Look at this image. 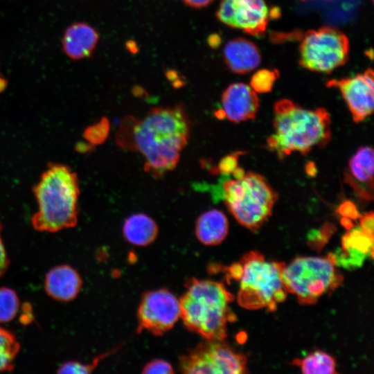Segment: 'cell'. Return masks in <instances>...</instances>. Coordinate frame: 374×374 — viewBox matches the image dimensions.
Segmentation results:
<instances>
[{
	"mask_svg": "<svg viewBox=\"0 0 374 374\" xmlns=\"http://www.w3.org/2000/svg\"><path fill=\"white\" fill-rule=\"evenodd\" d=\"M228 68L237 74H244L256 69L261 60L258 47L250 40L238 37L229 41L223 51Z\"/></svg>",
	"mask_w": 374,
	"mask_h": 374,
	"instance_id": "e0dca14e",
	"label": "cell"
},
{
	"mask_svg": "<svg viewBox=\"0 0 374 374\" xmlns=\"http://www.w3.org/2000/svg\"><path fill=\"white\" fill-rule=\"evenodd\" d=\"M247 357L235 351L225 340H205L179 358L183 373H246Z\"/></svg>",
	"mask_w": 374,
	"mask_h": 374,
	"instance_id": "9c48e42d",
	"label": "cell"
},
{
	"mask_svg": "<svg viewBox=\"0 0 374 374\" xmlns=\"http://www.w3.org/2000/svg\"><path fill=\"white\" fill-rule=\"evenodd\" d=\"M190 132V122L182 105L158 107L141 118L125 116L116 141L120 148L140 153L145 171L159 178L177 166Z\"/></svg>",
	"mask_w": 374,
	"mask_h": 374,
	"instance_id": "6da1fadb",
	"label": "cell"
},
{
	"mask_svg": "<svg viewBox=\"0 0 374 374\" xmlns=\"http://www.w3.org/2000/svg\"><path fill=\"white\" fill-rule=\"evenodd\" d=\"M33 192L38 205L31 219L35 229L53 233L75 226L80 189L77 175L69 166L49 165Z\"/></svg>",
	"mask_w": 374,
	"mask_h": 374,
	"instance_id": "277c9868",
	"label": "cell"
},
{
	"mask_svg": "<svg viewBox=\"0 0 374 374\" xmlns=\"http://www.w3.org/2000/svg\"><path fill=\"white\" fill-rule=\"evenodd\" d=\"M229 232V222L220 210L213 208L202 213L197 219L195 233L204 245L215 246L222 243Z\"/></svg>",
	"mask_w": 374,
	"mask_h": 374,
	"instance_id": "d6986e66",
	"label": "cell"
},
{
	"mask_svg": "<svg viewBox=\"0 0 374 374\" xmlns=\"http://www.w3.org/2000/svg\"><path fill=\"white\" fill-rule=\"evenodd\" d=\"M222 190L229 211L240 224L252 232L257 231L270 217L278 196L262 175L251 171L241 178L226 179Z\"/></svg>",
	"mask_w": 374,
	"mask_h": 374,
	"instance_id": "8992f818",
	"label": "cell"
},
{
	"mask_svg": "<svg viewBox=\"0 0 374 374\" xmlns=\"http://www.w3.org/2000/svg\"><path fill=\"white\" fill-rule=\"evenodd\" d=\"M335 230V226L330 224H326L319 231H313L309 235L310 241L312 242L313 245H323L330 238V235Z\"/></svg>",
	"mask_w": 374,
	"mask_h": 374,
	"instance_id": "f1b7e54d",
	"label": "cell"
},
{
	"mask_svg": "<svg viewBox=\"0 0 374 374\" xmlns=\"http://www.w3.org/2000/svg\"><path fill=\"white\" fill-rule=\"evenodd\" d=\"M181 317L179 299L167 289L145 292L137 310L138 331L161 335L170 330Z\"/></svg>",
	"mask_w": 374,
	"mask_h": 374,
	"instance_id": "30bf717a",
	"label": "cell"
},
{
	"mask_svg": "<svg viewBox=\"0 0 374 374\" xmlns=\"http://www.w3.org/2000/svg\"><path fill=\"white\" fill-rule=\"evenodd\" d=\"M276 15L266 0H221L216 12L222 23L256 37L264 35L269 19Z\"/></svg>",
	"mask_w": 374,
	"mask_h": 374,
	"instance_id": "8fae6325",
	"label": "cell"
},
{
	"mask_svg": "<svg viewBox=\"0 0 374 374\" xmlns=\"http://www.w3.org/2000/svg\"><path fill=\"white\" fill-rule=\"evenodd\" d=\"M174 373L170 362L162 359H153L143 366L142 373L171 374Z\"/></svg>",
	"mask_w": 374,
	"mask_h": 374,
	"instance_id": "4316f807",
	"label": "cell"
},
{
	"mask_svg": "<svg viewBox=\"0 0 374 374\" xmlns=\"http://www.w3.org/2000/svg\"><path fill=\"white\" fill-rule=\"evenodd\" d=\"M122 232L125 240L129 243L146 247L155 240L159 228L151 217L139 213L132 214L125 220Z\"/></svg>",
	"mask_w": 374,
	"mask_h": 374,
	"instance_id": "ffe728a7",
	"label": "cell"
},
{
	"mask_svg": "<svg viewBox=\"0 0 374 374\" xmlns=\"http://www.w3.org/2000/svg\"><path fill=\"white\" fill-rule=\"evenodd\" d=\"M98 38V32L90 25L82 22L73 24L64 33V51L73 60L89 57L95 50Z\"/></svg>",
	"mask_w": 374,
	"mask_h": 374,
	"instance_id": "ac0fdd59",
	"label": "cell"
},
{
	"mask_svg": "<svg viewBox=\"0 0 374 374\" xmlns=\"http://www.w3.org/2000/svg\"><path fill=\"white\" fill-rule=\"evenodd\" d=\"M327 1H329V0H327Z\"/></svg>",
	"mask_w": 374,
	"mask_h": 374,
	"instance_id": "8d00e7d4",
	"label": "cell"
},
{
	"mask_svg": "<svg viewBox=\"0 0 374 374\" xmlns=\"http://www.w3.org/2000/svg\"><path fill=\"white\" fill-rule=\"evenodd\" d=\"M284 262L267 260L256 251L244 253L239 262L229 268L230 277L239 280L237 301L247 310L265 308L276 310L278 303L285 301L287 292L282 280Z\"/></svg>",
	"mask_w": 374,
	"mask_h": 374,
	"instance_id": "5b68a950",
	"label": "cell"
},
{
	"mask_svg": "<svg viewBox=\"0 0 374 374\" xmlns=\"http://www.w3.org/2000/svg\"><path fill=\"white\" fill-rule=\"evenodd\" d=\"M1 225L0 224V276L6 271L8 267V259L1 237Z\"/></svg>",
	"mask_w": 374,
	"mask_h": 374,
	"instance_id": "1f68e13d",
	"label": "cell"
},
{
	"mask_svg": "<svg viewBox=\"0 0 374 374\" xmlns=\"http://www.w3.org/2000/svg\"><path fill=\"white\" fill-rule=\"evenodd\" d=\"M330 124L326 109H308L282 99L274 105V132L267 139V147L280 159L292 152L306 154L329 143Z\"/></svg>",
	"mask_w": 374,
	"mask_h": 374,
	"instance_id": "7a4b0ae2",
	"label": "cell"
},
{
	"mask_svg": "<svg viewBox=\"0 0 374 374\" xmlns=\"http://www.w3.org/2000/svg\"><path fill=\"white\" fill-rule=\"evenodd\" d=\"M337 212L344 217L355 220L360 217L361 214L355 205L349 200L344 201L338 207Z\"/></svg>",
	"mask_w": 374,
	"mask_h": 374,
	"instance_id": "f546056e",
	"label": "cell"
},
{
	"mask_svg": "<svg viewBox=\"0 0 374 374\" xmlns=\"http://www.w3.org/2000/svg\"><path fill=\"white\" fill-rule=\"evenodd\" d=\"M109 132V121L103 118L96 124L88 127L84 133L85 138L93 144H100L105 141Z\"/></svg>",
	"mask_w": 374,
	"mask_h": 374,
	"instance_id": "484cf974",
	"label": "cell"
},
{
	"mask_svg": "<svg viewBox=\"0 0 374 374\" xmlns=\"http://www.w3.org/2000/svg\"><path fill=\"white\" fill-rule=\"evenodd\" d=\"M335 265L345 269L360 267L367 258L373 257V235L360 226L351 227L341 238V247L330 252Z\"/></svg>",
	"mask_w": 374,
	"mask_h": 374,
	"instance_id": "5bb4252c",
	"label": "cell"
},
{
	"mask_svg": "<svg viewBox=\"0 0 374 374\" xmlns=\"http://www.w3.org/2000/svg\"><path fill=\"white\" fill-rule=\"evenodd\" d=\"M278 76L279 73L276 69H260L252 75L249 86L256 93H268L272 90Z\"/></svg>",
	"mask_w": 374,
	"mask_h": 374,
	"instance_id": "cb8c5ba5",
	"label": "cell"
},
{
	"mask_svg": "<svg viewBox=\"0 0 374 374\" xmlns=\"http://www.w3.org/2000/svg\"><path fill=\"white\" fill-rule=\"evenodd\" d=\"M349 42L341 31L330 26L307 31L299 46V62L305 69L329 73L348 60Z\"/></svg>",
	"mask_w": 374,
	"mask_h": 374,
	"instance_id": "ba28073f",
	"label": "cell"
},
{
	"mask_svg": "<svg viewBox=\"0 0 374 374\" xmlns=\"http://www.w3.org/2000/svg\"><path fill=\"white\" fill-rule=\"evenodd\" d=\"M126 46L128 50L132 53H136L137 51L136 44L133 41H129L128 42H127Z\"/></svg>",
	"mask_w": 374,
	"mask_h": 374,
	"instance_id": "d590c367",
	"label": "cell"
},
{
	"mask_svg": "<svg viewBox=\"0 0 374 374\" xmlns=\"http://www.w3.org/2000/svg\"><path fill=\"white\" fill-rule=\"evenodd\" d=\"M373 71L369 69L362 74L340 80H330L329 87L341 92L355 123H360L373 112Z\"/></svg>",
	"mask_w": 374,
	"mask_h": 374,
	"instance_id": "7c38bea8",
	"label": "cell"
},
{
	"mask_svg": "<svg viewBox=\"0 0 374 374\" xmlns=\"http://www.w3.org/2000/svg\"><path fill=\"white\" fill-rule=\"evenodd\" d=\"M222 109L215 114L234 123L254 119L259 108V99L251 87L242 82L228 86L222 95Z\"/></svg>",
	"mask_w": 374,
	"mask_h": 374,
	"instance_id": "4fadbf2b",
	"label": "cell"
},
{
	"mask_svg": "<svg viewBox=\"0 0 374 374\" xmlns=\"http://www.w3.org/2000/svg\"><path fill=\"white\" fill-rule=\"evenodd\" d=\"M19 308V300L16 292L8 287H0V323L12 320Z\"/></svg>",
	"mask_w": 374,
	"mask_h": 374,
	"instance_id": "603a6c76",
	"label": "cell"
},
{
	"mask_svg": "<svg viewBox=\"0 0 374 374\" xmlns=\"http://www.w3.org/2000/svg\"><path fill=\"white\" fill-rule=\"evenodd\" d=\"M110 354L108 352L105 354H102L96 359H93L91 364H82L80 362L70 361L62 364L57 370L59 373H91L98 365L100 359L106 357Z\"/></svg>",
	"mask_w": 374,
	"mask_h": 374,
	"instance_id": "d4e9b609",
	"label": "cell"
},
{
	"mask_svg": "<svg viewBox=\"0 0 374 374\" xmlns=\"http://www.w3.org/2000/svg\"><path fill=\"white\" fill-rule=\"evenodd\" d=\"M359 226L366 233L373 235L374 217L372 211L365 213L359 217Z\"/></svg>",
	"mask_w": 374,
	"mask_h": 374,
	"instance_id": "4dcf8cb0",
	"label": "cell"
},
{
	"mask_svg": "<svg viewBox=\"0 0 374 374\" xmlns=\"http://www.w3.org/2000/svg\"><path fill=\"white\" fill-rule=\"evenodd\" d=\"M242 152H235L222 158L219 162L217 170L222 175H228L238 167V160Z\"/></svg>",
	"mask_w": 374,
	"mask_h": 374,
	"instance_id": "83f0119b",
	"label": "cell"
},
{
	"mask_svg": "<svg viewBox=\"0 0 374 374\" xmlns=\"http://www.w3.org/2000/svg\"><path fill=\"white\" fill-rule=\"evenodd\" d=\"M20 345L15 336L10 331L0 328V372L13 368L15 357Z\"/></svg>",
	"mask_w": 374,
	"mask_h": 374,
	"instance_id": "7402d4cb",
	"label": "cell"
},
{
	"mask_svg": "<svg viewBox=\"0 0 374 374\" xmlns=\"http://www.w3.org/2000/svg\"><path fill=\"white\" fill-rule=\"evenodd\" d=\"M282 280L287 293L301 305H313L325 294L341 285L343 276L330 253L327 256H300L285 264Z\"/></svg>",
	"mask_w": 374,
	"mask_h": 374,
	"instance_id": "52a82bcc",
	"label": "cell"
},
{
	"mask_svg": "<svg viewBox=\"0 0 374 374\" xmlns=\"http://www.w3.org/2000/svg\"><path fill=\"white\" fill-rule=\"evenodd\" d=\"M292 364L299 367L303 373L305 374H335L336 361L327 353L316 350L309 353L303 358H296Z\"/></svg>",
	"mask_w": 374,
	"mask_h": 374,
	"instance_id": "44dd1931",
	"label": "cell"
},
{
	"mask_svg": "<svg viewBox=\"0 0 374 374\" xmlns=\"http://www.w3.org/2000/svg\"><path fill=\"white\" fill-rule=\"evenodd\" d=\"M305 171L307 174L311 177H314L317 173V168L313 162H308L305 166Z\"/></svg>",
	"mask_w": 374,
	"mask_h": 374,
	"instance_id": "e575fe53",
	"label": "cell"
},
{
	"mask_svg": "<svg viewBox=\"0 0 374 374\" xmlns=\"http://www.w3.org/2000/svg\"><path fill=\"white\" fill-rule=\"evenodd\" d=\"M220 37L217 35H211L208 39V44L213 48L217 47L220 44Z\"/></svg>",
	"mask_w": 374,
	"mask_h": 374,
	"instance_id": "836d02e7",
	"label": "cell"
},
{
	"mask_svg": "<svg viewBox=\"0 0 374 374\" xmlns=\"http://www.w3.org/2000/svg\"><path fill=\"white\" fill-rule=\"evenodd\" d=\"M345 181L360 199H373V150L368 146L360 147L348 162L344 174Z\"/></svg>",
	"mask_w": 374,
	"mask_h": 374,
	"instance_id": "9a60e30c",
	"label": "cell"
},
{
	"mask_svg": "<svg viewBox=\"0 0 374 374\" xmlns=\"http://www.w3.org/2000/svg\"><path fill=\"white\" fill-rule=\"evenodd\" d=\"M179 299L181 317L186 328L205 340H224L227 325L235 320L229 304L234 296L221 282L191 278Z\"/></svg>",
	"mask_w": 374,
	"mask_h": 374,
	"instance_id": "3957f363",
	"label": "cell"
},
{
	"mask_svg": "<svg viewBox=\"0 0 374 374\" xmlns=\"http://www.w3.org/2000/svg\"><path fill=\"white\" fill-rule=\"evenodd\" d=\"M187 6L194 8H202L210 5L213 0H182Z\"/></svg>",
	"mask_w": 374,
	"mask_h": 374,
	"instance_id": "d6a6232c",
	"label": "cell"
},
{
	"mask_svg": "<svg viewBox=\"0 0 374 374\" xmlns=\"http://www.w3.org/2000/svg\"><path fill=\"white\" fill-rule=\"evenodd\" d=\"M82 282L79 273L67 265H57L50 269L44 279L47 294L55 300L67 302L79 294Z\"/></svg>",
	"mask_w": 374,
	"mask_h": 374,
	"instance_id": "2e32d148",
	"label": "cell"
}]
</instances>
